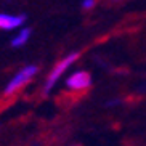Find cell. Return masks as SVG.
<instances>
[{
	"label": "cell",
	"instance_id": "4",
	"mask_svg": "<svg viewBox=\"0 0 146 146\" xmlns=\"http://www.w3.org/2000/svg\"><path fill=\"white\" fill-rule=\"evenodd\" d=\"M26 23V15L0 13V31H18Z\"/></svg>",
	"mask_w": 146,
	"mask_h": 146
},
{
	"label": "cell",
	"instance_id": "6",
	"mask_svg": "<svg viewBox=\"0 0 146 146\" xmlns=\"http://www.w3.org/2000/svg\"><path fill=\"white\" fill-rule=\"evenodd\" d=\"M95 3H96V0H82L80 7L84 10H92L95 7Z\"/></svg>",
	"mask_w": 146,
	"mask_h": 146
},
{
	"label": "cell",
	"instance_id": "1",
	"mask_svg": "<svg viewBox=\"0 0 146 146\" xmlns=\"http://www.w3.org/2000/svg\"><path fill=\"white\" fill-rule=\"evenodd\" d=\"M79 56H80L79 52H72V53H69V55H66L64 58H61V60L53 66V69L50 71V74H48L47 79H45V84H43V95H48L53 90V87L58 84V80H60L61 77H63V74H66V71L79 60Z\"/></svg>",
	"mask_w": 146,
	"mask_h": 146
},
{
	"label": "cell",
	"instance_id": "3",
	"mask_svg": "<svg viewBox=\"0 0 146 146\" xmlns=\"http://www.w3.org/2000/svg\"><path fill=\"white\" fill-rule=\"evenodd\" d=\"M64 85H66V88H68L69 92H76V93L84 92V90H88V88L92 87V76H90V72L82 71V69L74 71V72H71L68 76Z\"/></svg>",
	"mask_w": 146,
	"mask_h": 146
},
{
	"label": "cell",
	"instance_id": "5",
	"mask_svg": "<svg viewBox=\"0 0 146 146\" xmlns=\"http://www.w3.org/2000/svg\"><path fill=\"white\" fill-rule=\"evenodd\" d=\"M31 35H32V31H31L29 27H21V29H18V32L15 34L13 39H11V47L13 48L24 47V45L29 42Z\"/></svg>",
	"mask_w": 146,
	"mask_h": 146
},
{
	"label": "cell",
	"instance_id": "2",
	"mask_svg": "<svg viewBox=\"0 0 146 146\" xmlns=\"http://www.w3.org/2000/svg\"><path fill=\"white\" fill-rule=\"evenodd\" d=\"M39 72V68L35 64H27L24 66L23 69H19L13 77L10 79V82L5 85L3 88V95L5 96H11L15 95L18 90H21L24 85H27L32 79L35 77V74Z\"/></svg>",
	"mask_w": 146,
	"mask_h": 146
}]
</instances>
